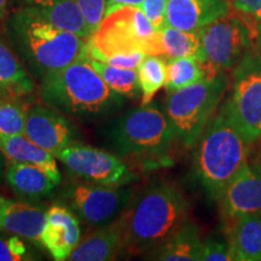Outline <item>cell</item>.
Segmentation results:
<instances>
[{"label": "cell", "instance_id": "1", "mask_svg": "<svg viewBox=\"0 0 261 261\" xmlns=\"http://www.w3.org/2000/svg\"><path fill=\"white\" fill-rule=\"evenodd\" d=\"M190 219V203L177 185L155 182L135 194L120 217L123 255L150 254Z\"/></svg>", "mask_w": 261, "mask_h": 261}, {"label": "cell", "instance_id": "2", "mask_svg": "<svg viewBox=\"0 0 261 261\" xmlns=\"http://www.w3.org/2000/svg\"><path fill=\"white\" fill-rule=\"evenodd\" d=\"M5 32L19 60L39 81L87 56L90 39L57 27L31 6L10 15Z\"/></svg>", "mask_w": 261, "mask_h": 261}, {"label": "cell", "instance_id": "3", "mask_svg": "<svg viewBox=\"0 0 261 261\" xmlns=\"http://www.w3.org/2000/svg\"><path fill=\"white\" fill-rule=\"evenodd\" d=\"M39 83L42 102L71 117H106L125 106L126 98L104 83L86 57L47 75Z\"/></svg>", "mask_w": 261, "mask_h": 261}, {"label": "cell", "instance_id": "4", "mask_svg": "<svg viewBox=\"0 0 261 261\" xmlns=\"http://www.w3.org/2000/svg\"><path fill=\"white\" fill-rule=\"evenodd\" d=\"M196 144V178L211 200L219 201L228 182L248 162L250 143L234 125L224 103Z\"/></svg>", "mask_w": 261, "mask_h": 261}, {"label": "cell", "instance_id": "5", "mask_svg": "<svg viewBox=\"0 0 261 261\" xmlns=\"http://www.w3.org/2000/svg\"><path fill=\"white\" fill-rule=\"evenodd\" d=\"M107 138L119 158L135 160L149 168L171 165L175 136L166 113L154 103L117 117L108 128Z\"/></svg>", "mask_w": 261, "mask_h": 261}, {"label": "cell", "instance_id": "6", "mask_svg": "<svg viewBox=\"0 0 261 261\" xmlns=\"http://www.w3.org/2000/svg\"><path fill=\"white\" fill-rule=\"evenodd\" d=\"M226 87V75L219 73L168 92L165 113L175 139L187 148L196 145L215 115Z\"/></svg>", "mask_w": 261, "mask_h": 261}, {"label": "cell", "instance_id": "7", "mask_svg": "<svg viewBox=\"0 0 261 261\" xmlns=\"http://www.w3.org/2000/svg\"><path fill=\"white\" fill-rule=\"evenodd\" d=\"M136 51L162 57L161 35L142 8L122 6L104 16L99 27L91 35L87 54L98 58Z\"/></svg>", "mask_w": 261, "mask_h": 261}, {"label": "cell", "instance_id": "8", "mask_svg": "<svg viewBox=\"0 0 261 261\" xmlns=\"http://www.w3.org/2000/svg\"><path fill=\"white\" fill-rule=\"evenodd\" d=\"M200 35L207 76L233 69L247 52L257 47V28L234 10L201 28Z\"/></svg>", "mask_w": 261, "mask_h": 261}, {"label": "cell", "instance_id": "9", "mask_svg": "<svg viewBox=\"0 0 261 261\" xmlns=\"http://www.w3.org/2000/svg\"><path fill=\"white\" fill-rule=\"evenodd\" d=\"M135 194L130 188L80 180L65 185L57 196V202L69 208L80 223L97 228L121 217Z\"/></svg>", "mask_w": 261, "mask_h": 261}, {"label": "cell", "instance_id": "10", "mask_svg": "<svg viewBox=\"0 0 261 261\" xmlns=\"http://www.w3.org/2000/svg\"><path fill=\"white\" fill-rule=\"evenodd\" d=\"M225 106L248 142L261 138V52L257 47L247 52L233 68L232 94Z\"/></svg>", "mask_w": 261, "mask_h": 261}, {"label": "cell", "instance_id": "11", "mask_svg": "<svg viewBox=\"0 0 261 261\" xmlns=\"http://www.w3.org/2000/svg\"><path fill=\"white\" fill-rule=\"evenodd\" d=\"M56 159L81 181L106 187H125L138 178L121 158L83 143L74 142L62 150Z\"/></svg>", "mask_w": 261, "mask_h": 261}, {"label": "cell", "instance_id": "12", "mask_svg": "<svg viewBox=\"0 0 261 261\" xmlns=\"http://www.w3.org/2000/svg\"><path fill=\"white\" fill-rule=\"evenodd\" d=\"M76 128L67 115L47 104H32L25 109L24 136L56 158L75 142Z\"/></svg>", "mask_w": 261, "mask_h": 261}, {"label": "cell", "instance_id": "13", "mask_svg": "<svg viewBox=\"0 0 261 261\" xmlns=\"http://www.w3.org/2000/svg\"><path fill=\"white\" fill-rule=\"evenodd\" d=\"M218 202L228 223L244 215L261 213V165L247 162Z\"/></svg>", "mask_w": 261, "mask_h": 261}, {"label": "cell", "instance_id": "14", "mask_svg": "<svg viewBox=\"0 0 261 261\" xmlns=\"http://www.w3.org/2000/svg\"><path fill=\"white\" fill-rule=\"evenodd\" d=\"M81 240L80 220L62 203L52 204L41 234V246L56 261L69 259Z\"/></svg>", "mask_w": 261, "mask_h": 261}, {"label": "cell", "instance_id": "15", "mask_svg": "<svg viewBox=\"0 0 261 261\" xmlns=\"http://www.w3.org/2000/svg\"><path fill=\"white\" fill-rule=\"evenodd\" d=\"M230 10L226 0H168L166 25L185 32H197Z\"/></svg>", "mask_w": 261, "mask_h": 261}, {"label": "cell", "instance_id": "16", "mask_svg": "<svg viewBox=\"0 0 261 261\" xmlns=\"http://www.w3.org/2000/svg\"><path fill=\"white\" fill-rule=\"evenodd\" d=\"M123 255V236L120 218L94 228L81 238L70 254V261H109Z\"/></svg>", "mask_w": 261, "mask_h": 261}, {"label": "cell", "instance_id": "17", "mask_svg": "<svg viewBox=\"0 0 261 261\" xmlns=\"http://www.w3.org/2000/svg\"><path fill=\"white\" fill-rule=\"evenodd\" d=\"M46 204L38 201H11L0 231L17 234L32 244L41 246V234L47 219Z\"/></svg>", "mask_w": 261, "mask_h": 261}, {"label": "cell", "instance_id": "18", "mask_svg": "<svg viewBox=\"0 0 261 261\" xmlns=\"http://www.w3.org/2000/svg\"><path fill=\"white\" fill-rule=\"evenodd\" d=\"M5 180L16 196L25 201H39L50 196L57 182L44 169L31 163H8Z\"/></svg>", "mask_w": 261, "mask_h": 261}, {"label": "cell", "instance_id": "19", "mask_svg": "<svg viewBox=\"0 0 261 261\" xmlns=\"http://www.w3.org/2000/svg\"><path fill=\"white\" fill-rule=\"evenodd\" d=\"M34 92V80L11 45L0 37V98L19 100Z\"/></svg>", "mask_w": 261, "mask_h": 261}, {"label": "cell", "instance_id": "20", "mask_svg": "<svg viewBox=\"0 0 261 261\" xmlns=\"http://www.w3.org/2000/svg\"><path fill=\"white\" fill-rule=\"evenodd\" d=\"M0 151L5 155L10 162L31 163L44 169L57 184L62 180V175L58 169L56 158L47 150L33 143L24 135L0 137Z\"/></svg>", "mask_w": 261, "mask_h": 261}, {"label": "cell", "instance_id": "21", "mask_svg": "<svg viewBox=\"0 0 261 261\" xmlns=\"http://www.w3.org/2000/svg\"><path fill=\"white\" fill-rule=\"evenodd\" d=\"M226 238L233 260L261 261V213L231 221Z\"/></svg>", "mask_w": 261, "mask_h": 261}, {"label": "cell", "instance_id": "22", "mask_svg": "<svg viewBox=\"0 0 261 261\" xmlns=\"http://www.w3.org/2000/svg\"><path fill=\"white\" fill-rule=\"evenodd\" d=\"M203 240L200 228L192 220H189L161 247L148 255L149 259L161 261H198L202 256Z\"/></svg>", "mask_w": 261, "mask_h": 261}, {"label": "cell", "instance_id": "23", "mask_svg": "<svg viewBox=\"0 0 261 261\" xmlns=\"http://www.w3.org/2000/svg\"><path fill=\"white\" fill-rule=\"evenodd\" d=\"M25 5L37 10L57 27L73 32L84 39L92 33L87 27L76 0H23Z\"/></svg>", "mask_w": 261, "mask_h": 261}, {"label": "cell", "instance_id": "24", "mask_svg": "<svg viewBox=\"0 0 261 261\" xmlns=\"http://www.w3.org/2000/svg\"><path fill=\"white\" fill-rule=\"evenodd\" d=\"M160 35L163 52L162 58L166 61L173 58L195 57L201 63L204 62L200 31L185 32L166 25L162 31H160Z\"/></svg>", "mask_w": 261, "mask_h": 261}, {"label": "cell", "instance_id": "25", "mask_svg": "<svg viewBox=\"0 0 261 261\" xmlns=\"http://www.w3.org/2000/svg\"><path fill=\"white\" fill-rule=\"evenodd\" d=\"M86 60L113 91L125 98L138 97L140 90L137 69H123V68L114 67L106 62L90 57L89 54H87Z\"/></svg>", "mask_w": 261, "mask_h": 261}, {"label": "cell", "instance_id": "26", "mask_svg": "<svg viewBox=\"0 0 261 261\" xmlns=\"http://www.w3.org/2000/svg\"><path fill=\"white\" fill-rule=\"evenodd\" d=\"M207 76L203 64L195 57L173 58L166 61V90L167 92L187 87Z\"/></svg>", "mask_w": 261, "mask_h": 261}, {"label": "cell", "instance_id": "27", "mask_svg": "<svg viewBox=\"0 0 261 261\" xmlns=\"http://www.w3.org/2000/svg\"><path fill=\"white\" fill-rule=\"evenodd\" d=\"M142 106H148L166 84V60L146 55L137 68Z\"/></svg>", "mask_w": 261, "mask_h": 261}, {"label": "cell", "instance_id": "28", "mask_svg": "<svg viewBox=\"0 0 261 261\" xmlns=\"http://www.w3.org/2000/svg\"><path fill=\"white\" fill-rule=\"evenodd\" d=\"M25 109L18 100L0 98V137L24 135Z\"/></svg>", "mask_w": 261, "mask_h": 261}, {"label": "cell", "instance_id": "29", "mask_svg": "<svg viewBox=\"0 0 261 261\" xmlns=\"http://www.w3.org/2000/svg\"><path fill=\"white\" fill-rule=\"evenodd\" d=\"M3 232L4 233H0V261H31L39 259L23 238L6 231Z\"/></svg>", "mask_w": 261, "mask_h": 261}, {"label": "cell", "instance_id": "30", "mask_svg": "<svg viewBox=\"0 0 261 261\" xmlns=\"http://www.w3.org/2000/svg\"><path fill=\"white\" fill-rule=\"evenodd\" d=\"M202 261H230L233 260L227 238L211 236L203 240Z\"/></svg>", "mask_w": 261, "mask_h": 261}, {"label": "cell", "instance_id": "31", "mask_svg": "<svg viewBox=\"0 0 261 261\" xmlns=\"http://www.w3.org/2000/svg\"><path fill=\"white\" fill-rule=\"evenodd\" d=\"M91 33L96 32L106 16L107 0H76Z\"/></svg>", "mask_w": 261, "mask_h": 261}, {"label": "cell", "instance_id": "32", "mask_svg": "<svg viewBox=\"0 0 261 261\" xmlns=\"http://www.w3.org/2000/svg\"><path fill=\"white\" fill-rule=\"evenodd\" d=\"M168 0H144L142 10L150 19L156 31H162L166 27V10Z\"/></svg>", "mask_w": 261, "mask_h": 261}, {"label": "cell", "instance_id": "33", "mask_svg": "<svg viewBox=\"0 0 261 261\" xmlns=\"http://www.w3.org/2000/svg\"><path fill=\"white\" fill-rule=\"evenodd\" d=\"M231 5L237 14L257 28L261 22V0H231Z\"/></svg>", "mask_w": 261, "mask_h": 261}, {"label": "cell", "instance_id": "34", "mask_svg": "<svg viewBox=\"0 0 261 261\" xmlns=\"http://www.w3.org/2000/svg\"><path fill=\"white\" fill-rule=\"evenodd\" d=\"M146 55L143 51L129 52V54H119L110 55V56H100L96 58L98 61L106 62L108 64H112L114 67L123 68V69H137L142 61L144 60Z\"/></svg>", "mask_w": 261, "mask_h": 261}, {"label": "cell", "instance_id": "35", "mask_svg": "<svg viewBox=\"0 0 261 261\" xmlns=\"http://www.w3.org/2000/svg\"><path fill=\"white\" fill-rule=\"evenodd\" d=\"M144 0H107L106 15L122 6H138L142 8Z\"/></svg>", "mask_w": 261, "mask_h": 261}, {"label": "cell", "instance_id": "36", "mask_svg": "<svg viewBox=\"0 0 261 261\" xmlns=\"http://www.w3.org/2000/svg\"><path fill=\"white\" fill-rule=\"evenodd\" d=\"M10 203H11V200H8L4 196L0 195V228H2L3 219H4V215L6 213V211H8Z\"/></svg>", "mask_w": 261, "mask_h": 261}, {"label": "cell", "instance_id": "37", "mask_svg": "<svg viewBox=\"0 0 261 261\" xmlns=\"http://www.w3.org/2000/svg\"><path fill=\"white\" fill-rule=\"evenodd\" d=\"M8 159L5 158V155L0 151V182L5 179V173H6V167H8Z\"/></svg>", "mask_w": 261, "mask_h": 261}, {"label": "cell", "instance_id": "38", "mask_svg": "<svg viewBox=\"0 0 261 261\" xmlns=\"http://www.w3.org/2000/svg\"><path fill=\"white\" fill-rule=\"evenodd\" d=\"M11 0H0V22L5 18Z\"/></svg>", "mask_w": 261, "mask_h": 261}, {"label": "cell", "instance_id": "39", "mask_svg": "<svg viewBox=\"0 0 261 261\" xmlns=\"http://www.w3.org/2000/svg\"><path fill=\"white\" fill-rule=\"evenodd\" d=\"M256 44H257V48L261 50V22L257 25V39H256Z\"/></svg>", "mask_w": 261, "mask_h": 261}]
</instances>
